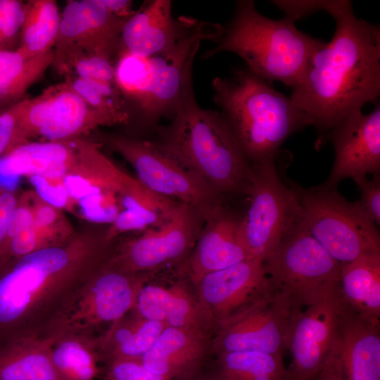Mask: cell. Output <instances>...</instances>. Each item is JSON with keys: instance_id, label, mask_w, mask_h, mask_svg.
Wrapping results in <instances>:
<instances>
[{"instance_id": "cell-7", "label": "cell", "mask_w": 380, "mask_h": 380, "mask_svg": "<svg viewBox=\"0 0 380 380\" xmlns=\"http://www.w3.org/2000/svg\"><path fill=\"white\" fill-rule=\"evenodd\" d=\"M108 258L73 290L40 332L100 338L102 329L105 334L134 308L141 288L152 274L124 271Z\"/></svg>"}, {"instance_id": "cell-46", "label": "cell", "mask_w": 380, "mask_h": 380, "mask_svg": "<svg viewBox=\"0 0 380 380\" xmlns=\"http://www.w3.org/2000/svg\"><path fill=\"white\" fill-rule=\"evenodd\" d=\"M175 380H221L215 373L209 375H203L199 373V371L189 375L187 376L175 379Z\"/></svg>"}, {"instance_id": "cell-19", "label": "cell", "mask_w": 380, "mask_h": 380, "mask_svg": "<svg viewBox=\"0 0 380 380\" xmlns=\"http://www.w3.org/2000/svg\"><path fill=\"white\" fill-rule=\"evenodd\" d=\"M326 139L335 152L334 162L324 182L331 186L346 178L380 174V105L364 114L357 110L332 129Z\"/></svg>"}, {"instance_id": "cell-21", "label": "cell", "mask_w": 380, "mask_h": 380, "mask_svg": "<svg viewBox=\"0 0 380 380\" xmlns=\"http://www.w3.org/2000/svg\"><path fill=\"white\" fill-rule=\"evenodd\" d=\"M196 21L186 17L174 18L170 0L146 1L125 23L118 51L144 58L164 53L172 49Z\"/></svg>"}, {"instance_id": "cell-2", "label": "cell", "mask_w": 380, "mask_h": 380, "mask_svg": "<svg viewBox=\"0 0 380 380\" xmlns=\"http://www.w3.org/2000/svg\"><path fill=\"white\" fill-rule=\"evenodd\" d=\"M111 248L103 233L0 261V343L40 331Z\"/></svg>"}, {"instance_id": "cell-12", "label": "cell", "mask_w": 380, "mask_h": 380, "mask_svg": "<svg viewBox=\"0 0 380 380\" xmlns=\"http://www.w3.org/2000/svg\"><path fill=\"white\" fill-rule=\"evenodd\" d=\"M205 222L202 213L180 203L163 225L117 243L108 260L134 274H154L184 262L191 253Z\"/></svg>"}, {"instance_id": "cell-14", "label": "cell", "mask_w": 380, "mask_h": 380, "mask_svg": "<svg viewBox=\"0 0 380 380\" xmlns=\"http://www.w3.org/2000/svg\"><path fill=\"white\" fill-rule=\"evenodd\" d=\"M298 310L273 286L258 300L217 324L210 353L251 350L283 355Z\"/></svg>"}, {"instance_id": "cell-11", "label": "cell", "mask_w": 380, "mask_h": 380, "mask_svg": "<svg viewBox=\"0 0 380 380\" xmlns=\"http://www.w3.org/2000/svg\"><path fill=\"white\" fill-rule=\"evenodd\" d=\"M276 160L252 166L249 205L241 225L248 260L263 262L302 217L297 196L290 184L282 182Z\"/></svg>"}, {"instance_id": "cell-36", "label": "cell", "mask_w": 380, "mask_h": 380, "mask_svg": "<svg viewBox=\"0 0 380 380\" xmlns=\"http://www.w3.org/2000/svg\"><path fill=\"white\" fill-rule=\"evenodd\" d=\"M26 3L18 0H0V51L13 50L26 12Z\"/></svg>"}, {"instance_id": "cell-6", "label": "cell", "mask_w": 380, "mask_h": 380, "mask_svg": "<svg viewBox=\"0 0 380 380\" xmlns=\"http://www.w3.org/2000/svg\"><path fill=\"white\" fill-rule=\"evenodd\" d=\"M220 24L197 21L170 51L139 57L125 53L118 61L116 85L125 101L135 104L149 130L163 117H172L192 82L194 58L203 40L214 41Z\"/></svg>"}, {"instance_id": "cell-35", "label": "cell", "mask_w": 380, "mask_h": 380, "mask_svg": "<svg viewBox=\"0 0 380 380\" xmlns=\"http://www.w3.org/2000/svg\"><path fill=\"white\" fill-rule=\"evenodd\" d=\"M72 70L84 80L116 85L113 59L96 54L76 53L67 59L62 73L68 75Z\"/></svg>"}, {"instance_id": "cell-27", "label": "cell", "mask_w": 380, "mask_h": 380, "mask_svg": "<svg viewBox=\"0 0 380 380\" xmlns=\"http://www.w3.org/2000/svg\"><path fill=\"white\" fill-rule=\"evenodd\" d=\"M342 300L363 319L380 324V253L341 264Z\"/></svg>"}, {"instance_id": "cell-8", "label": "cell", "mask_w": 380, "mask_h": 380, "mask_svg": "<svg viewBox=\"0 0 380 380\" xmlns=\"http://www.w3.org/2000/svg\"><path fill=\"white\" fill-rule=\"evenodd\" d=\"M290 186L308 229L336 261L344 264L380 253L376 225L358 201H348L337 186L325 183L308 189L296 184Z\"/></svg>"}, {"instance_id": "cell-13", "label": "cell", "mask_w": 380, "mask_h": 380, "mask_svg": "<svg viewBox=\"0 0 380 380\" xmlns=\"http://www.w3.org/2000/svg\"><path fill=\"white\" fill-rule=\"evenodd\" d=\"M74 145L75 162L63 179L64 186L83 217L110 225L123 210V201L137 179L103 153L99 144L80 138L74 139Z\"/></svg>"}, {"instance_id": "cell-33", "label": "cell", "mask_w": 380, "mask_h": 380, "mask_svg": "<svg viewBox=\"0 0 380 380\" xmlns=\"http://www.w3.org/2000/svg\"><path fill=\"white\" fill-rule=\"evenodd\" d=\"M217 356L215 373L221 380H288L283 355L247 350Z\"/></svg>"}, {"instance_id": "cell-9", "label": "cell", "mask_w": 380, "mask_h": 380, "mask_svg": "<svg viewBox=\"0 0 380 380\" xmlns=\"http://www.w3.org/2000/svg\"><path fill=\"white\" fill-rule=\"evenodd\" d=\"M341 266L312 236L302 217L263 262L272 286L299 309L339 285Z\"/></svg>"}, {"instance_id": "cell-1", "label": "cell", "mask_w": 380, "mask_h": 380, "mask_svg": "<svg viewBox=\"0 0 380 380\" xmlns=\"http://www.w3.org/2000/svg\"><path fill=\"white\" fill-rule=\"evenodd\" d=\"M335 20L328 43L312 56L289 98L315 127L319 140L380 95V27L357 18L352 2L322 1Z\"/></svg>"}, {"instance_id": "cell-26", "label": "cell", "mask_w": 380, "mask_h": 380, "mask_svg": "<svg viewBox=\"0 0 380 380\" xmlns=\"http://www.w3.org/2000/svg\"><path fill=\"white\" fill-rule=\"evenodd\" d=\"M54 339L35 331L0 343V380H63L51 360Z\"/></svg>"}, {"instance_id": "cell-25", "label": "cell", "mask_w": 380, "mask_h": 380, "mask_svg": "<svg viewBox=\"0 0 380 380\" xmlns=\"http://www.w3.org/2000/svg\"><path fill=\"white\" fill-rule=\"evenodd\" d=\"M212 336L198 329L165 327L141 361L171 380L187 376L199 371L210 353Z\"/></svg>"}, {"instance_id": "cell-17", "label": "cell", "mask_w": 380, "mask_h": 380, "mask_svg": "<svg viewBox=\"0 0 380 380\" xmlns=\"http://www.w3.org/2000/svg\"><path fill=\"white\" fill-rule=\"evenodd\" d=\"M127 20L111 13L101 0L68 1L61 14L53 65L61 73L67 59L79 53L113 60Z\"/></svg>"}, {"instance_id": "cell-39", "label": "cell", "mask_w": 380, "mask_h": 380, "mask_svg": "<svg viewBox=\"0 0 380 380\" xmlns=\"http://www.w3.org/2000/svg\"><path fill=\"white\" fill-rule=\"evenodd\" d=\"M29 178L37 196L42 201L58 209L70 204L71 199L64 186L63 178H48L37 175Z\"/></svg>"}, {"instance_id": "cell-18", "label": "cell", "mask_w": 380, "mask_h": 380, "mask_svg": "<svg viewBox=\"0 0 380 380\" xmlns=\"http://www.w3.org/2000/svg\"><path fill=\"white\" fill-rule=\"evenodd\" d=\"M192 286L199 303L216 326L273 288L263 262L258 260H246L208 273Z\"/></svg>"}, {"instance_id": "cell-5", "label": "cell", "mask_w": 380, "mask_h": 380, "mask_svg": "<svg viewBox=\"0 0 380 380\" xmlns=\"http://www.w3.org/2000/svg\"><path fill=\"white\" fill-rule=\"evenodd\" d=\"M213 100L252 166L276 160L292 134L308 125L289 96L246 68L212 82Z\"/></svg>"}, {"instance_id": "cell-16", "label": "cell", "mask_w": 380, "mask_h": 380, "mask_svg": "<svg viewBox=\"0 0 380 380\" xmlns=\"http://www.w3.org/2000/svg\"><path fill=\"white\" fill-rule=\"evenodd\" d=\"M342 304L338 285L296 311L287 347L291 356L288 380H308L323 368L337 338Z\"/></svg>"}, {"instance_id": "cell-38", "label": "cell", "mask_w": 380, "mask_h": 380, "mask_svg": "<svg viewBox=\"0 0 380 380\" xmlns=\"http://www.w3.org/2000/svg\"><path fill=\"white\" fill-rule=\"evenodd\" d=\"M27 101L24 99L0 113V158L18 144L19 120Z\"/></svg>"}, {"instance_id": "cell-24", "label": "cell", "mask_w": 380, "mask_h": 380, "mask_svg": "<svg viewBox=\"0 0 380 380\" xmlns=\"http://www.w3.org/2000/svg\"><path fill=\"white\" fill-rule=\"evenodd\" d=\"M75 157L73 139L20 144L0 158V189L13 192L22 176L63 178Z\"/></svg>"}, {"instance_id": "cell-22", "label": "cell", "mask_w": 380, "mask_h": 380, "mask_svg": "<svg viewBox=\"0 0 380 380\" xmlns=\"http://www.w3.org/2000/svg\"><path fill=\"white\" fill-rule=\"evenodd\" d=\"M177 270L179 279L169 286L149 284L150 279L144 283L133 310L165 327L194 329L213 334L215 322L199 303L178 266Z\"/></svg>"}, {"instance_id": "cell-10", "label": "cell", "mask_w": 380, "mask_h": 380, "mask_svg": "<svg viewBox=\"0 0 380 380\" xmlns=\"http://www.w3.org/2000/svg\"><path fill=\"white\" fill-rule=\"evenodd\" d=\"M101 144L121 155L151 191L197 208L205 221L225 205V197L163 151L151 139L104 134Z\"/></svg>"}, {"instance_id": "cell-37", "label": "cell", "mask_w": 380, "mask_h": 380, "mask_svg": "<svg viewBox=\"0 0 380 380\" xmlns=\"http://www.w3.org/2000/svg\"><path fill=\"white\" fill-rule=\"evenodd\" d=\"M104 380H171L146 368L141 359H120L106 364Z\"/></svg>"}, {"instance_id": "cell-29", "label": "cell", "mask_w": 380, "mask_h": 380, "mask_svg": "<svg viewBox=\"0 0 380 380\" xmlns=\"http://www.w3.org/2000/svg\"><path fill=\"white\" fill-rule=\"evenodd\" d=\"M180 203L158 195L139 180L123 201V210L106 231V239L111 242L127 232H144L163 225L172 216Z\"/></svg>"}, {"instance_id": "cell-4", "label": "cell", "mask_w": 380, "mask_h": 380, "mask_svg": "<svg viewBox=\"0 0 380 380\" xmlns=\"http://www.w3.org/2000/svg\"><path fill=\"white\" fill-rule=\"evenodd\" d=\"M213 42L214 47L203 53V59L232 52L243 59L253 75L291 88L299 82L312 56L325 43L299 30L286 17H265L252 0L236 1L232 18L221 24Z\"/></svg>"}, {"instance_id": "cell-28", "label": "cell", "mask_w": 380, "mask_h": 380, "mask_svg": "<svg viewBox=\"0 0 380 380\" xmlns=\"http://www.w3.org/2000/svg\"><path fill=\"white\" fill-rule=\"evenodd\" d=\"M165 328L132 310L114 322L100 338V353L106 364L120 359H141Z\"/></svg>"}, {"instance_id": "cell-15", "label": "cell", "mask_w": 380, "mask_h": 380, "mask_svg": "<svg viewBox=\"0 0 380 380\" xmlns=\"http://www.w3.org/2000/svg\"><path fill=\"white\" fill-rule=\"evenodd\" d=\"M118 123L89 105L65 80L49 87L27 103L20 116L18 142L42 137L46 141L79 139L101 126Z\"/></svg>"}, {"instance_id": "cell-40", "label": "cell", "mask_w": 380, "mask_h": 380, "mask_svg": "<svg viewBox=\"0 0 380 380\" xmlns=\"http://www.w3.org/2000/svg\"><path fill=\"white\" fill-rule=\"evenodd\" d=\"M360 190L358 201L362 208L376 224H380V174L373 175L372 179L367 176L353 179Z\"/></svg>"}, {"instance_id": "cell-32", "label": "cell", "mask_w": 380, "mask_h": 380, "mask_svg": "<svg viewBox=\"0 0 380 380\" xmlns=\"http://www.w3.org/2000/svg\"><path fill=\"white\" fill-rule=\"evenodd\" d=\"M26 12L16 49L30 58L53 49L59 31L61 14L56 1L33 0Z\"/></svg>"}, {"instance_id": "cell-43", "label": "cell", "mask_w": 380, "mask_h": 380, "mask_svg": "<svg viewBox=\"0 0 380 380\" xmlns=\"http://www.w3.org/2000/svg\"><path fill=\"white\" fill-rule=\"evenodd\" d=\"M18 203L13 192L0 189V252L4 241L10 215Z\"/></svg>"}, {"instance_id": "cell-31", "label": "cell", "mask_w": 380, "mask_h": 380, "mask_svg": "<svg viewBox=\"0 0 380 380\" xmlns=\"http://www.w3.org/2000/svg\"><path fill=\"white\" fill-rule=\"evenodd\" d=\"M53 62V49L30 58L17 50L0 51V108H8L23 100Z\"/></svg>"}, {"instance_id": "cell-34", "label": "cell", "mask_w": 380, "mask_h": 380, "mask_svg": "<svg viewBox=\"0 0 380 380\" xmlns=\"http://www.w3.org/2000/svg\"><path fill=\"white\" fill-rule=\"evenodd\" d=\"M65 80L89 105L113 118L118 125L129 123L130 114L116 85L89 81L70 75H66Z\"/></svg>"}, {"instance_id": "cell-3", "label": "cell", "mask_w": 380, "mask_h": 380, "mask_svg": "<svg viewBox=\"0 0 380 380\" xmlns=\"http://www.w3.org/2000/svg\"><path fill=\"white\" fill-rule=\"evenodd\" d=\"M151 140L182 167L224 196H248L253 169L219 110L201 108L193 83Z\"/></svg>"}, {"instance_id": "cell-42", "label": "cell", "mask_w": 380, "mask_h": 380, "mask_svg": "<svg viewBox=\"0 0 380 380\" xmlns=\"http://www.w3.org/2000/svg\"><path fill=\"white\" fill-rule=\"evenodd\" d=\"M33 201V225L40 228H49L57 226L62 222L59 209L45 203L38 196Z\"/></svg>"}, {"instance_id": "cell-23", "label": "cell", "mask_w": 380, "mask_h": 380, "mask_svg": "<svg viewBox=\"0 0 380 380\" xmlns=\"http://www.w3.org/2000/svg\"><path fill=\"white\" fill-rule=\"evenodd\" d=\"M335 348L341 380H380V324L363 319L343 301Z\"/></svg>"}, {"instance_id": "cell-20", "label": "cell", "mask_w": 380, "mask_h": 380, "mask_svg": "<svg viewBox=\"0 0 380 380\" xmlns=\"http://www.w3.org/2000/svg\"><path fill=\"white\" fill-rule=\"evenodd\" d=\"M243 215L224 205L205 221L189 256L178 265L192 285L208 273L248 260L241 238Z\"/></svg>"}, {"instance_id": "cell-41", "label": "cell", "mask_w": 380, "mask_h": 380, "mask_svg": "<svg viewBox=\"0 0 380 380\" xmlns=\"http://www.w3.org/2000/svg\"><path fill=\"white\" fill-rule=\"evenodd\" d=\"M33 222L32 204L30 205L28 203L27 198L18 201L8 221L5 239L0 252V256L8 242L21 232L32 226Z\"/></svg>"}, {"instance_id": "cell-30", "label": "cell", "mask_w": 380, "mask_h": 380, "mask_svg": "<svg viewBox=\"0 0 380 380\" xmlns=\"http://www.w3.org/2000/svg\"><path fill=\"white\" fill-rule=\"evenodd\" d=\"M100 338L77 334L55 336L52 362L63 380H94L101 373Z\"/></svg>"}, {"instance_id": "cell-44", "label": "cell", "mask_w": 380, "mask_h": 380, "mask_svg": "<svg viewBox=\"0 0 380 380\" xmlns=\"http://www.w3.org/2000/svg\"><path fill=\"white\" fill-rule=\"evenodd\" d=\"M308 380H341L340 364L335 344L323 368Z\"/></svg>"}, {"instance_id": "cell-45", "label": "cell", "mask_w": 380, "mask_h": 380, "mask_svg": "<svg viewBox=\"0 0 380 380\" xmlns=\"http://www.w3.org/2000/svg\"><path fill=\"white\" fill-rule=\"evenodd\" d=\"M106 7L116 16L129 19L135 11L132 10V1L101 0Z\"/></svg>"}]
</instances>
